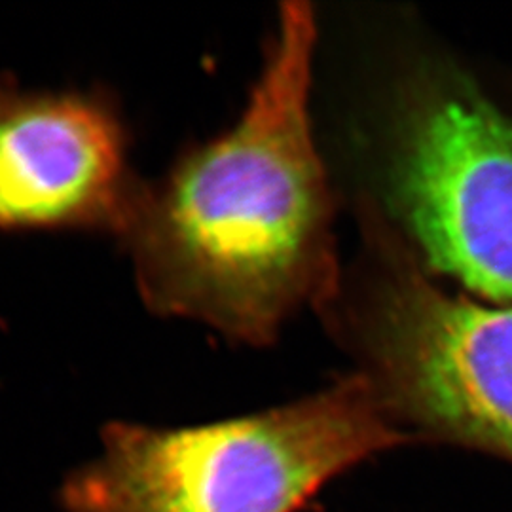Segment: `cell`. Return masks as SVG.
<instances>
[{
	"label": "cell",
	"mask_w": 512,
	"mask_h": 512,
	"mask_svg": "<svg viewBox=\"0 0 512 512\" xmlns=\"http://www.w3.org/2000/svg\"><path fill=\"white\" fill-rule=\"evenodd\" d=\"M57 490L65 512H302L332 480L412 437L363 372L230 420L112 421Z\"/></svg>",
	"instance_id": "2"
},
{
	"label": "cell",
	"mask_w": 512,
	"mask_h": 512,
	"mask_svg": "<svg viewBox=\"0 0 512 512\" xmlns=\"http://www.w3.org/2000/svg\"><path fill=\"white\" fill-rule=\"evenodd\" d=\"M366 234L349 325L387 412L412 440L512 461V306L442 291L376 213Z\"/></svg>",
	"instance_id": "3"
},
{
	"label": "cell",
	"mask_w": 512,
	"mask_h": 512,
	"mask_svg": "<svg viewBox=\"0 0 512 512\" xmlns=\"http://www.w3.org/2000/svg\"><path fill=\"white\" fill-rule=\"evenodd\" d=\"M139 183L105 93L27 90L0 74V232H122Z\"/></svg>",
	"instance_id": "5"
},
{
	"label": "cell",
	"mask_w": 512,
	"mask_h": 512,
	"mask_svg": "<svg viewBox=\"0 0 512 512\" xmlns=\"http://www.w3.org/2000/svg\"><path fill=\"white\" fill-rule=\"evenodd\" d=\"M310 4L279 27L238 124L139 184L120 232L148 308L266 344L340 293L327 171L315 147Z\"/></svg>",
	"instance_id": "1"
},
{
	"label": "cell",
	"mask_w": 512,
	"mask_h": 512,
	"mask_svg": "<svg viewBox=\"0 0 512 512\" xmlns=\"http://www.w3.org/2000/svg\"><path fill=\"white\" fill-rule=\"evenodd\" d=\"M384 184L423 268L512 306V112L465 74L416 76L391 114Z\"/></svg>",
	"instance_id": "4"
}]
</instances>
